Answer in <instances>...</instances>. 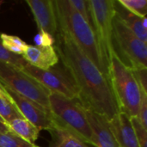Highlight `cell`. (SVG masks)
I'll return each instance as SVG.
<instances>
[{"mask_svg":"<svg viewBox=\"0 0 147 147\" xmlns=\"http://www.w3.org/2000/svg\"><path fill=\"white\" fill-rule=\"evenodd\" d=\"M113 40L115 53L131 69L147 68L146 43L139 39L115 16L113 23Z\"/></svg>","mask_w":147,"mask_h":147,"instance_id":"7","label":"cell"},{"mask_svg":"<svg viewBox=\"0 0 147 147\" xmlns=\"http://www.w3.org/2000/svg\"><path fill=\"white\" fill-rule=\"evenodd\" d=\"M56 36V52L78 90V102L110 121L119 110L108 78L69 36Z\"/></svg>","mask_w":147,"mask_h":147,"instance_id":"1","label":"cell"},{"mask_svg":"<svg viewBox=\"0 0 147 147\" xmlns=\"http://www.w3.org/2000/svg\"><path fill=\"white\" fill-rule=\"evenodd\" d=\"M0 117L5 123H7L13 119L20 118L22 116L14 103L0 98Z\"/></svg>","mask_w":147,"mask_h":147,"instance_id":"20","label":"cell"},{"mask_svg":"<svg viewBox=\"0 0 147 147\" xmlns=\"http://www.w3.org/2000/svg\"><path fill=\"white\" fill-rule=\"evenodd\" d=\"M131 71L140 86V90L147 93V68L131 69Z\"/></svg>","mask_w":147,"mask_h":147,"instance_id":"25","label":"cell"},{"mask_svg":"<svg viewBox=\"0 0 147 147\" xmlns=\"http://www.w3.org/2000/svg\"><path fill=\"white\" fill-rule=\"evenodd\" d=\"M126 9L131 13L144 18L146 17L147 1L146 0H117Z\"/></svg>","mask_w":147,"mask_h":147,"instance_id":"19","label":"cell"},{"mask_svg":"<svg viewBox=\"0 0 147 147\" xmlns=\"http://www.w3.org/2000/svg\"><path fill=\"white\" fill-rule=\"evenodd\" d=\"M0 82L4 87L50 112L49 91L21 69L0 61Z\"/></svg>","mask_w":147,"mask_h":147,"instance_id":"6","label":"cell"},{"mask_svg":"<svg viewBox=\"0 0 147 147\" xmlns=\"http://www.w3.org/2000/svg\"><path fill=\"white\" fill-rule=\"evenodd\" d=\"M137 117L143 127L147 129V93L144 91H141V100Z\"/></svg>","mask_w":147,"mask_h":147,"instance_id":"26","label":"cell"},{"mask_svg":"<svg viewBox=\"0 0 147 147\" xmlns=\"http://www.w3.org/2000/svg\"><path fill=\"white\" fill-rule=\"evenodd\" d=\"M114 8L115 16L119 19V21L130 31H132L139 39L146 43L147 28H145L143 26V18L126 9L121 4L119 3L118 1H114Z\"/></svg>","mask_w":147,"mask_h":147,"instance_id":"15","label":"cell"},{"mask_svg":"<svg viewBox=\"0 0 147 147\" xmlns=\"http://www.w3.org/2000/svg\"><path fill=\"white\" fill-rule=\"evenodd\" d=\"M5 124L9 131L32 145H34L39 138L40 131L22 117L13 119Z\"/></svg>","mask_w":147,"mask_h":147,"instance_id":"16","label":"cell"},{"mask_svg":"<svg viewBox=\"0 0 147 147\" xmlns=\"http://www.w3.org/2000/svg\"><path fill=\"white\" fill-rule=\"evenodd\" d=\"M22 71L37 81L49 93H56L69 99H78V90L65 69L52 67L41 70L26 63Z\"/></svg>","mask_w":147,"mask_h":147,"instance_id":"8","label":"cell"},{"mask_svg":"<svg viewBox=\"0 0 147 147\" xmlns=\"http://www.w3.org/2000/svg\"><path fill=\"white\" fill-rule=\"evenodd\" d=\"M87 4L99 50L109 71V65L115 53L113 40V23L115 14L114 1L87 0Z\"/></svg>","mask_w":147,"mask_h":147,"instance_id":"5","label":"cell"},{"mask_svg":"<svg viewBox=\"0 0 147 147\" xmlns=\"http://www.w3.org/2000/svg\"><path fill=\"white\" fill-rule=\"evenodd\" d=\"M140 147H147V129L143 127L137 116L130 117Z\"/></svg>","mask_w":147,"mask_h":147,"instance_id":"22","label":"cell"},{"mask_svg":"<svg viewBox=\"0 0 147 147\" xmlns=\"http://www.w3.org/2000/svg\"><path fill=\"white\" fill-rule=\"evenodd\" d=\"M0 121H1V122H3V123H5V122L3 121V119H2L1 117H0Z\"/></svg>","mask_w":147,"mask_h":147,"instance_id":"29","label":"cell"},{"mask_svg":"<svg viewBox=\"0 0 147 147\" xmlns=\"http://www.w3.org/2000/svg\"><path fill=\"white\" fill-rule=\"evenodd\" d=\"M48 132L52 137L49 147H90L74 132L54 118L53 125Z\"/></svg>","mask_w":147,"mask_h":147,"instance_id":"14","label":"cell"},{"mask_svg":"<svg viewBox=\"0 0 147 147\" xmlns=\"http://www.w3.org/2000/svg\"><path fill=\"white\" fill-rule=\"evenodd\" d=\"M0 61L9 64L13 66H16L19 69H22L23 65L27 63L23 58L20 55H16L7 51L2 45L0 39Z\"/></svg>","mask_w":147,"mask_h":147,"instance_id":"21","label":"cell"},{"mask_svg":"<svg viewBox=\"0 0 147 147\" xmlns=\"http://www.w3.org/2000/svg\"><path fill=\"white\" fill-rule=\"evenodd\" d=\"M8 131H9V128H8V127L6 126V124L0 121V134H4V133H6V132H8Z\"/></svg>","mask_w":147,"mask_h":147,"instance_id":"28","label":"cell"},{"mask_svg":"<svg viewBox=\"0 0 147 147\" xmlns=\"http://www.w3.org/2000/svg\"><path fill=\"white\" fill-rule=\"evenodd\" d=\"M58 32L69 36L109 80V71L101 55L93 28L72 8L68 0L53 1Z\"/></svg>","mask_w":147,"mask_h":147,"instance_id":"2","label":"cell"},{"mask_svg":"<svg viewBox=\"0 0 147 147\" xmlns=\"http://www.w3.org/2000/svg\"><path fill=\"white\" fill-rule=\"evenodd\" d=\"M36 147H39V146H36Z\"/></svg>","mask_w":147,"mask_h":147,"instance_id":"31","label":"cell"},{"mask_svg":"<svg viewBox=\"0 0 147 147\" xmlns=\"http://www.w3.org/2000/svg\"><path fill=\"white\" fill-rule=\"evenodd\" d=\"M0 39L3 47L11 53L22 56L28 47V44L21 38L4 33H0Z\"/></svg>","mask_w":147,"mask_h":147,"instance_id":"17","label":"cell"},{"mask_svg":"<svg viewBox=\"0 0 147 147\" xmlns=\"http://www.w3.org/2000/svg\"><path fill=\"white\" fill-rule=\"evenodd\" d=\"M110 129L120 147H140L130 116L124 112H118L109 121Z\"/></svg>","mask_w":147,"mask_h":147,"instance_id":"12","label":"cell"},{"mask_svg":"<svg viewBox=\"0 0 147 147\" xmlns=\"http://www.w3.org/2000/svg\"><path fill=\"white\" fill-rule=\"evenodd\" d=\"M3 3V1H0V6H1V5H2Z\"/></svg>","mask_w":147,"mask_h":147,"instance_id":"30","label":"cell"},{"mask_svg":"<svg viewBox=\"0 0 147 147\" xmlns=\"http://www.w3.org/2000/svg\"><path fill=\"white\" fill-rule=\"evenodd\" d=\"M109 82L119 112H124L130 117L138 116L141 90L131 68L116 53L113 55L109 65Z\"/></svg>","mask_w":147,"mask_h":147,"instance_id":"3","label":"cell"},{"mask_svg":"<svg viewBox=\"0 0 147 147\" xmlns=\"http://www.w3.org/2000/svg\"><path fill=\"white\" fill-rule=\"evenodd\" d=\"M22 57L28 64L41 70H48L54 67L59 60V55L53 46L41 47L28 45V47Z\"/></svg>","mask_w":147,"mask_h":147,"instance_id":"13","label":"cell"},{"mask_svg":"<svg viewBox=\"0 0 147 147\" xmlns=\"http://www.w3.org/2000/svg\"><path fill=\"white\" fill-rule=\"evenodd\" d=\"M0 147H36V146L25 141L9 130L0 134Z\"/></svg>","mask_w":147,"mask_h":147,"instance_id":"18","label":"cell"},{"mask_svg":"<svg viewBox=\"0 0 147 147\" xmlns=\"http://www.w3.org/2000/svg\"><path fill=\"white\" fill-rule=\"evenodd\" d=\"M70 4L72 6V8L84 18V20L92 28V22H91V17L90 9L87 4V0H68Z\"/></svg>","mask_w":147,"mask_h":147,"instance_id":"23","label":"cell"},{"mask_svg":"<svg viewBox=\"0 0 147 147\" xmlns=\"http://www.w3.org/2000/svg\"><path fill=\"white\" fill-rule=\"evenodd\" d=\"M4 87V86H3ZM12 99L13 103L22 116L40 130H50L53 125V118L50 112L44 109L34 102L20 96L13 90L4 87Z\"/></svg>","mask_w":147,"mask_h":147,"instance_id":"9","label":"cell"},{"mask_svg":"<svg viewBox=\"0 0 147 147\" xmlns=\"http://www.w3.org/2000/svg\"><path fill=\"white\" fill-rule=\"evenodd\" d=\"M34 46L36 47H53L55 43V39L53 36L49 34L48 33L40 30V32L34 36Z\"/></svg>","mask_w":147,"mask_h":147,"instance_id":"24","label":"cell"},{"mask_svg":"<svg viewBox=\"0 0 147 147\" xmlns=\"http://www.w3.org/2000/svg\"><path fill=\"white\" fill-rule=\"evenodd\" d=\"M83 106V105H82ZM95 147H120L111 129L109 121L103 115L84 108Z\"/></svg>","mask_w":147,"mask_h":147,"instance_id":"11","label":"cell"},{"mask_svg":"<svg viewBox=\"0 0 147 147\" xmlns=\"http://www.w3.org/2000/svg\"><path fill=\"white\" fill-rule=\"evenodd\" d=\"M40 30L55 36L58 34V22L53 5L50 0H27Z\"/></svg>","mask_w":147,"mask_h":147,"instance_id":"10","label":"cell"},{"mask_svg":"<svg viewBox=\"0 0 147 147\" xmlns=\"http://www.w3.org/2000/svg\"><path fill=\"white\" fill-rule=\"evenodd\" d=\"M50 112L53 117L74 132L88 145L94 146L92 132L84 109L78 99H69L56 93H49Z\"/></svg>","mask_w":147,"mask_h":147,"instance_id":"4","label":"cell"},{"mask_svg":"<svg viewBox=\"0 0 147 147\" xmlns=\"http://www.w3.org/2000/svg\"><path fill=\"white\" fill-rule=\"evenodd\" d=\"M0 98L4 99V100L8 101V102H12V103H13L12 99L10 98V96H9V94L7 93L6 90L4 89V87H3V85L1 84V82H0Z\"/></svg>","mask_w":147,"mask_h":147,"instance_id":"27","label":"cell"}]
</instances>
